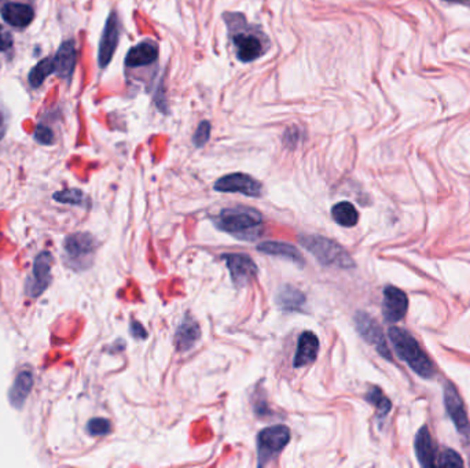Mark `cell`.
Segmentation results:
<instances>
[{"instance_id":"6da1fadb","label":"cell","mask_w":470,"mask_h":468,"mask_svg":"<svg viewBox=\"0 0 470 468\" xmlns=\"http://www.w3.org/2000/svg\"><path fill=\"white\" fill-rule=\"evenodd\" d=\"M214 222L219 230L245 240L256 239L263 230L261 215L245 206L223 209Z\"/></svg>"},{"instance_id":"7a4b0ae2","label":"cell","mask_w":470,"mask_h":468,"mask_svg":"<svg viewBox=\"0 0 470 468\" xmlns=\"http://www.w3.org/2000/svg\"><path fill=\"white\" fill-rule=\"evenodd\" d=\"M388 335L396 354L403 361H406L417 375L424 379H431L435 375V367L432 361L410 333L399 327H391Z\"/></svg>"},{"instance_id":"3957f363","label":"cell","mask_w":470,"mask_h":468,"mask_svg":"<svg viewBox=\"0 0 470 468\" xmlns=\"http://www.w3.org/2000/svg\"><path fill=\"white\" fill-rule=\"evenodd\" d=\"M300 243L322 265L339 266L344 269L355 266L351 255L336 240H332L321 235H303L300 236Z\"/></svg>"},{"instance_id":"277c9868","label":"cell","mask_w":470,"mask_h":468,"mask_svg":"<svg viewBox=\"0 0 470 468\" xmlns=\"http://www.w3.org/2000/svg\"><path fill=\"white\" fill-rule=\"evenodd\" d=\"M98 243L87 233L69 235L64 242L66 262L75 269H86L91 265Z\"/></svg>"},{"instance_id":"5b68a950","label":"cell","mask_w":470,"mask_h":468,"mask_svg":"<svg viewBox=\"0 0 470 468\" xmlns=\"http://www.w3.org/2000/svg\"><path fill=\"white\" fill-rule=\"evenodd\" d=\"M290 441V431L286 426L276 425L272 427H267L258 434L257 440V456L258 466L263 467L272 459H275L283 448Z\"/></svg>"},{"instance_id":"8992f818","label":"cell","mask_w":470,"mask_h":468,"mask_svg":"<svg viewBox=\"0 0 470 468\" xmlns=\"http://www.w3.org/2000/svg\"><path fill=\"white\" fill-rule=\"evenodd\" d=\"M444 405L447 409L449 416L451 418L453 423L455 425L458 433L464 438L465 444L470 442V423L469 418L467 415V409L464 402L457 391V389L451 383L444 384Z\"/></svg>"},{"instance_id":"52a82bcc","label":"cell","mask_w":470,"mask_h":468,"mask_svg":"<svg viewBox=\"0 0 470 468\" xmlns=\"http://www.w3.org/2000/svg\"><path fill=\"white\" fill-rule=\"evenodd\" d=\"M355 324H356L357 333L367 344L373 345L375 351H378L384 358L389 361L392 360V353L388 348L382 330L373 318H370L364 312H357L355 316Z\"/></svg>"},{"instance_id":"ba28073f","label":"cell","mask_w":470,"mask_h":468,"mask_svg":"<svg viewBox=\"0 0 470 468\" xmlns=\"http://www.w3.org/2000/svg\"><path fill=\"white\" fill-rule=\"evenodd\" d=\"M51 265H53V257L48 251H43L36 257L33 262L32 276L26 282V294L29 297L37 298L47 290L53 279Z\"/></svg>"},{"instance_id":"9c48e42d","label":"cell","mask_w":470,"mask_h":468,"mask_svg":"<svg viewBox=\"0 0 470 468\" xmlns=\"http://www.w3.org/2000/svg\"><path fill=\"white\" fill-rule=\"evenodd\" d=\"M236 287L249 284L257 276V265L243 253H227L222 255Z\"/></svg>"},{"instance_id":"30bf717a","label":"cell","mask_w":470,"mask_h":468,"mask_svg":"<svg viewBox=\"0 0 470 468\" xmlns=\"http://www.w3.org/2000/svg\"><path fill=\"white\" fill-rule=\"evenodd\" d=\"M232 37L235 55L241 62H252L260 58L267 50L264 41L253 32H241L236 29V32L232 30Z\"/></svg>"},{"instance_id":"8fae6325","label":"cell","mask_w":470,"mask_h":468,"mask_svg":"<svg viewBox=\"0 0 470 468\" xmlns=\"http://www.w3.org/2000/svg\"><path fill=\"white\" fill-rule=\"evenodd\" d=\"M215 190L220 193H239L246 197L257 198L261 195V184L245 173H233L220 177L215 183Z\"/></svg>"},{"instance_id":"7c38bea8","label":"cell","mask_w":470,"mask_h":468,"mask_svg":"<svg viewBox=\"0 0 470 468\" xmlns=\"http://www.w3.org/2000/svg\"><path fill=\"white\" fill-rule=\"evenodd\" d=\"M408 309V298L406 293L393 286H386L384 290L382 313L388 323L400 322Z\"/></svg>"},{"instance_id":"4fadbf2b","label":"cell","mask_w":470,"mask_h":468,"mask_svg":"<svg viewBox=\"0 0 470 468\" xmlns=\"http://www.w3.org/2000/svg\"><path fill=\"white\" fill-rule=\"evenodd\" d=\"M118 40H120V21L118 14L113 11L106 21L100 43L98 61L101 68H106L111 64L118 48Z\"/></svg>"},{"instance_id":"5bb4252c","label":"cell","mask_w":470,"mask_h":468,"mask_svg":"<svg viewBox=\"0 0 470 468\" xmlns=\"http://www.w3.org/2000/svg\"><path fill=\"white\" fill-rule=\"evenodd\" d=\"M0 12L3 19L14 28H26L35 18L33 8L24 3H7Z\"/></svg>"},{"instance_id":"9a60e30c","label":"cell","mask_w":470,"mask_h":468,"mask_svg":"<svg viewBox=\"0 0 470 468\" xmlns=\"http://www.w3.org/2000/svg\"><path fill=\"white\" fill-rule=\"evenodd\" d=\"M76 61H77V51H76L75 41L68 40V41L62 43L57 55L54 57L55 73L62 79L70 77L73 70H75Z\"/></svg>"},{"instance_id":"2e32d148","label":"cell","mask_w":470,"mask_h":468,"mask_svg":"<svg viewBox=\"0 0 470 468\" xmlns=\"http://www.w3.org/2000/svg\"><path fill=\"white\" fill-rule=\"evenodd\" d=\"M319 351V340L311 331H306L299 338L297 351L294 357V367H306L315 361Z\"/></svg>"},{"instance_id":"e0dca14e","label":"cell","mask_w":470,"mask_h":468,"mask_svg":"<svg viewBox=\"0 0 470 468\" xmlns=\"http://www.w3.org/2000/svg\"><path fill=\"white\" fill-rule=\"evenodd\" d=\"M158 58V48L151 41H143L132 47L125 58V65L128 68L146 66L156 62Z\"/></svg>"},{"instance_id":"ac0fdd59","label":"cell","mask_w":470,"mask_h":468,"mask_svg":"<svg viewBox=\"0 0 470 468\" xmlns=\"http://www.w3.org/2000/svg\"><path fill=\"white\" fill-rule=\"evenodd\" d=\"M33 387V375L30 371L28 369H24L21 371L15 380H14V384L11 386L10 391H8V400H10V404L17 408V409H21L30 393Z\"/></svg>"},{"instance_id":"d6986e66","label":"cell","mask_w":470,"mask_h":468,"mask_svg":"<svg viewBox=\"0 0 470 468\" xmlns=\"http://www.w3.org/2000/svg\"><path fill=\"white\" fill-rule=\"evenodd\" d=\"M201 337V330L197 322H194L191 318L186 316L183 322L180 323L176 337H175V344L179 351H190Z\"/></svg>"},{"instance_id":"ffe728a7","label":"cell","mask_w":470,"mask_h":468,"mask_svg":"<svg viewBox=\"0 0 470 468\" xmlns=\"http://www.w3.org/2000/svg\"><path fill=\"white\" fill-rule=\"evenodd\" d=\"M415 454L418 458V462L424 467H432L436 466V454L432 442L431 433L426 426L421 427L415 437Z\"/></svg>"},{"instance_id":"44dd1931","label":"cell","mask_w":470,"mask_h":468,"mask_svg":"<svg viewBox=\"0 0 470 468\" xmlns=\"http://www.w3.org/2000/svg\"><path fill=\"white\" fill-rule=\"evenodd\" d=\"M257 250L264 253V254H270V255H276V257H285L299 265H304V258L301 255V253L292 244L285 243V242H263L257 246Z\"/></svg>"},{"instance_id":"7402d4cb","label":"cell","mask_w":470,"mask_h":468,"mask_svg":"<svg viewBox=\"0 0 470 468\" xmlns=\"http://www.w3.org/2000/svg\"><path fill=\"white\" fill-rule=\"evenodd\" d=\"M276 304L282 311H300L306 304V295L293 286H283L276 293Z\"/></svg>"},{"instance_id":"603a6c76","label":"cell","mask_w":470,"mask_h":468,"mask_svg":"<svg viewBox=\"0 0 470 468\" xmlns=\"http://www.w3.org/2000/svg\"><path fill=\"white\" fill-rule=\"evenodd\" d=\"M335 222L343 227H355L359 222V213L351 202H339L332 209Z\"/></svg>"},{"instance_id":"cb8c5ba5","label":"cell","mask_w":470,"mask_h":468,"mask_svg":"<svg viewBox=\"0 0 470 468\" xmlns=\"http://www.w3.org/2000/svg\"><path fill=\"white\" fill-rule=\"evenodd\" d=\"M55 72V64H54V58L50 57V58H46V59H41L29 73V83L33 86V87H40L44 80Z\"/></svg>"},{"instance_id":"d4e9b609","label":"cell","mask_w":470,"mask_h":468,"mask_svg":"<svg viewBox=\"0 0 470 468\" xmlns=\"http://www.w3.org/2000/svg\"><path fill=\"white\" fill-rule=\"evenodd\" d=\"M366 400L377 408V413H378L379 419H384L389 413V411L392 409V404H391L389 398H386L384 396L382 390L378 389V387H371L368 390V393L366 394Z\"/></svg>"},{"instance_id":"484cf974","label":"cell","mask_w":470,"mask_h":468,"mask_svg":"<svg viewBox=\"0 0 470 468\" xmlns=\"http://www.w3.org/2000/svg\"><path fill=\"white\" fill-rule=\"evenodd\" d=\"M54 199L61 204H68V205H77L82 206L86 202V197L83 191L77 188H69L64 191H58L54 194Z\"/></svg>"},{"instance_id":"4316f807","label":"cell","mask_w":470,"mask_h":468,"mask_svg":"<svg viewBox=\"0 0 470 468\" xmlns=\"http://www.w3.org/2000/svg\"><path fill=\"white\" fill-rule=\"evenodd\" d=\"M112 430V425L108 419L104 418H94L87 425V431L93 437H104L108 436Z\"/></svg>"},{"instance_id":"83f0119b","label":"cell","mask_w":470,"mask_h":468,"mask_svg":"<svg viewBox=\"0 0 470 468\" xmlns=\"http://www.w3.org/2000/svg\"><path fill=\"white\" fill-rule=\"evenodd\" d=\"M440 467H462L464 460L453 449H447L442 454L439 462L436 463Z\"/></svg>"},{"instance_id":"f1b7e54d","label":"cell","mask_w":470,"mask_h":468,"mask_svg":"<svg viewBox=\"0 0 470 468\" xmlns=\"http://www.w3.org/2000/svg\"><path fill=\"white\" fill-rule=\"evenodd\" d=\"M209 137H211V124L208 121H203L198 125V128H197V130L193 136V142L197 147H201L209 140Z\"/></svg>"},{"instance_id":"f546056e","label":"cell","mask_w":470,"mask_h":468,"mask_svg":"<svg viewBox=\"0 0 470 468\" xmlns=\"http://www.w3.org/2000/svg\"><path fill=\"white\" fill-rule=\"evenodd\" d=\"M35 139L39 143L48 146V144H53V142H54V133L46 125H39L35 130Z\"/></svg>"},{"instance_id":"4dcf8cb0","label":"cell","mask_w":470,"mask_h":468,"mask_svg":"<svg viewBox=\"0 0 470 468\" xmlns=\"http://www.w3.org/2000/svg\"><path fill=\"white\" fill-rule=\"evenodd\" d=\"M12 46L11 35L0 25V51H6Z\"/></svg>"},{"instance_id":"1f68e13d","label":"cell","mask_w":470,"mask_h":468,"mask_svg":"<svg viewBox=\"0 0 470 468\" xmlns=\"http://www.w3.org/2000/svg\"><path fill=\"white\" fill-rule=\"evenodd\" d=\"M131 334L133 338H138V340H146L147 337V331L143 329V326L138 322H132L131 324Z\"/></svg>"},{"instance_id":"d6a6232c","label":"cell","mask_w":470,"mask_h":468,"mask_svg":"<svg viewBox=\"0 0 470 468\" xmlns=\"http://www.w3.org/2000/svg\"><path fill=\"white\" fill-rule=\"evenodd\" d=\"M299 137H300L299 132H294L293 129H292V130H288V132H286V135H285V143H286L288 146H292V147H294V146H296V143H297V140H296V139H299Z\"/></svg>"},{"instance_id":"836d02e7","label":"cell","mask_w":470,"mask_h":468,"mask_svg":"<svg viewBox=\"0 0 470 468\" xmlns=\"http://www.w3.org/2000/svg\"><path fill=\"white\" fill-rule=\"evenodd\" d=\"M444 1H449V3H454V4H462V6H467V7H470V0H444Z\"/></svg>"}]
</instances>
